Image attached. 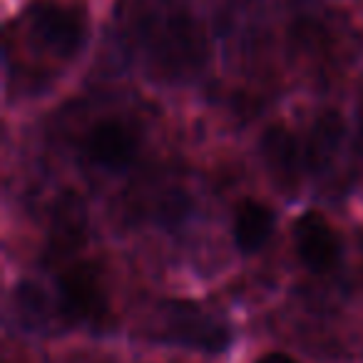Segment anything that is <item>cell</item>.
Masks as SVG:
<instances>
[{"label": "cell", "mask_w": 363, "mask_h": 363, "mask_svg": "<svg viewBox=\"0 0 363 363\" xmlns=\"http://www.w3.org/2000/svg\"><path fill=\"white\" fill-rule=\"evenodd\" d=\"M274 224H277L274 209L267 207L264 202H257V199L239 202L237 209H234V222H232L237 249L242 254H254L259 249H264L274 234Z\"/></svg>", "instance_id": "cell-9"}, {"label": "cell", "mask_w": 363, "mask_h": 363, "mask_svg": "<svg viewBox=\"0 0 363 363\" xmlns=\"http://www.w3.org/2000/svg\"><path fill=\"white\" fill-rule=\"evenodd\" d=\"M257 363H298L296 358H291L289 353H281V351H272L267 356H262Z\"/></svg>", "instance_id": "cell-12"}, {"label": "cell", "mask_w": 363, "mask_h": 363, "mask_svg": "<svg viewBox=\"0 0 363 363\" xmlns=\"http://www.w3.org/2000/svg\"><path fill=\"white\" fill-rule=\"evenodd\" d=\"M162 338L202 351H224L229 346V328L192 301L162 303Z\"/></svg>", "instance_id": "cell-3"}, {"label": "cell", "mask_w": 363, "mask_h": 363, "mask_svg": "<svg viewBox=\"0 0 363 363\" xmlns=\"http://www.w3.org/2000/svg\"><path fill=\"white\" fill-rule=\"evenodd\" d=\"M132 40L147 75L167 85L189 82L209 60L202 23L182 6L145 3L132 18Z\"/></svg>", "instance_id": "cell-1"}, {"label": "cell", "mask_w": 363, "mask_h": 363, "mask_svg": "<svg viewBox=\"0 0 363 363\" xmlns=\"http://www.w3.org/2000/svg\"><path fill=\"white\" fill-rule=\"evenodd\" d=\"M28 28L45 50H50L52 55L62 57V60L75 57L87 43L85 18L72 8L57 6L50 0H40V3L30 6Z\"/></svg>", "instance_id": "cell-4"}, {"label": "cell", "mask_w": 363, "mask_h": 363, "mask_svg": "<svg viewBox=\"0 0 363 363\" xmlns=\"http://www.w3.org/2000/svg\"><path fill=\"white\" fill-rule=\"evenodd\" d=\"M16 303H18V313H21L28 323L45 321V296H43V291L35 284H18Z\"/></svg>", "instance_id": "cell-11"}, {"label": "cell", "mask_w": 363, "mask_h": 363, "mask_svg": "<svg viewBox=\"0 0 363 363\" xmlns=\"http://www.w3.org/2000/svg\"><path fill=\"white\" fill-rule=\"evenodd\" d=\"M361 267H363V237H361Z\"/></svg>", "instance_id": "cell-13"}, {"label": "cell", "mask_w": 363, "mask_h": 363, "mask_svg": "<svg viewBox=\"0 0 363 363\" xmlns=\"http://www.w3.org/2000/svg\"><path fill=\"white\" fill-rule=\"evenodd\" d=\"M259 155H262L264 169L269 172L274 184L286 194L296 192L303 172H306L303 142H298V137L289 127L272 125L264 130L262 140H259Z\"/></svg>", "instance_id": "cell-5"}, {"label": "cell", "mask_w": 363, "mask_h": 363, "mask_svg": "<svg viewBox=\"0 0 363 363\" xmlns=\"http://www.w3.org/2000/svg\"><path fill=\"white\" fill-rule=\"evenodd\" d=\"M294 247L306 269L313 274H326L341 262V239L326 217L308 209L294 222Z\"/></svg>", "instance_id": "cell-6"}, {"label": "cell", "mask_w": 363, "mask_h": 363, "mask_svg": "<svg viewBox=\"0 0 363 363\" xmlns=\"http://www.w3.org/2000/svg\"><path fill=\"white\" fill-rule=\"evenodd\" d=\"M140 137L120 120H102L87 132L85 155L95 167L107 172H125L137 160Z\"/></svg>", "instance_id": "cell-7"}, {"label": "cell", "mask_w": 363, "mask_h": 363, "mask_svg": "<svg viewBox=\"0 0 363 363\" xmlns=\"http://www.w3.org/2000/svg\"><path fill=\"white\" fill-rule=\"evenodd\" d=\"M60 308L70 321L85 326H105L110 318L105 277L95 262H75L57 277Z\"/></svg>", "instance_id": "cell-2"}, {"label": "cell", "mask_w": 363, "mask_h": 363, "mask_svg": "<svg viewBox=\"0 0 363 363\" xmlns=\"http://www.w3.org/2000/svg\"><path fill=\"white\" fill-rule=\"evenodd\" d=\"M82 212L77 207V202H67V207L62 204L60 219H55V232H52V247L55 252H67V249H75L82 242Z\"/></svg>", "instance_id": "cell-10"}, {"label": "cell", "mask_w": 363, "mask_h": 363, "mask_svg": "<svg viewBox=\"0 0 363 363\" xmlns=\"http://www.w3.org/2000/svg\"><path fill=\"white\" fill-rule=\"evenodd\" d=\"M343 135H346V125H343L341 112L323 110L321 115H316L306 140H303L306 172H311V174L326 172L333 164V160L338 157Z\"/></svg>", "instance_id": "cell-8"}]
</instances>
